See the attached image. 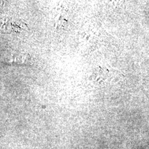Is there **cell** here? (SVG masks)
<instances>
[{
	"mask_svg": "<svg viewBox=\"0 0 149 149\" xmlns=\"http://www.w3.org/2000/svg\"><path fill=\"white\" fill-rule=\"evenodd\" d=\"M6 64L12 65H28L31 63V57L24 52H12L6 55L5 58Z\"/></svg>",
	"mask_w": 149,
	"mask_h": 149,
	"instance_id": "cell-1",
	"label": "cell"
},
{
	"mask_svg": "<svg viewBox=\"0 0 149 149\" xmlns=\"http://www.w3.org/2000/svg\"><path fill=\"white\" fill-rule=\"evenodd\" d=\"M5 2L4 1H0V10L3 8V7L5 5Z\"/></svg>",
	"mask_w": 149,
	"mask_h": 149,
	"instance_id": "cell-2",
	"label": "cell"
}]
</instances>
